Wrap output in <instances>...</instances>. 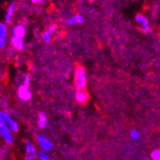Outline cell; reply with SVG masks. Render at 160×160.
<instances>
[{
	"label": "cell",
	"mask_w": 160,
	"mask_h": 160,
	"mask_svg": "<svg viewBox=\"0 0 160 160\" xmlns=\"http://www.w3.org/2000/svg\"><path fill=\"white\" fill-rule=\"evenodd\" d=\"M12 132L8 126V124L5 122V120L0 116V137L3 140L4 144L8 145L9 147L12 146L13 145V135Z\"/></svg>",
	"instance_id": "6da1fadb"
},
{
	"label": "cell",
	"mask_w": 160,
	"mask_h": 160,
	"mask_svg": "<svg viewBox=\"0 0 160 160\" xmlns=\"http://www.w3.org/2000/svg\"><path fill=\"white\" fill-rule=\"evenodd\" d=\"M87 83V76L85 70L82 66H77L74 72V84L76 88H85Z\"/></svg>",
	"instance_id": "7a4b0ae2"
},
{
	"label": "cell",
	"mask_w": 160,
	"mask_h": 160,
	"mask_svg": "<svg viewBox=\"0 0 160 160\" xmlns=\"http://www.w3.org/2000/svg\"><path fill=\"white\" fill-rule=\"evenodd\" d=\"M9 25L5 22H0V51L6 49L9 43Z\"/></svg>",
	"instance_id": "3957f363"
},
{
	"label": "cell",
	"mask_w": 160,
	"mask_h": 160,
	"mask_svg": "<svg viewBox=\"0 0 160 160\" xmlns=\"http://www.w3.org/2000/svg\"><path fill=\"white\" fill-rule=\"evenodd\" d=\"M25 146V158L27 160H35L38 158V152L37 151V148L35 145L29 140H26L24 143Z\"/></svg>",
	"instance_id": "277c9868"
},
{
	"label": "cell",
	"mask_w": 160,
	"mask_h": 160,
	"mask_svg": "<svg viewBox=\"0 0 160 160\" xmlns=\"http://www.w3.org/2000/svg\"><path fill=\"white\" fill-rule=\"evenodd\" d=\"M135 22L139 25L142 32H144L145 34H151L152 29L150 27V22L144 14H142V13L136 14L135 16Z\"/></svg>",
	"instance_id": "5b68a950"
},
{
	"label": "cell",
	"mask_w": 160,
	"mask_h": 160,
	"mask_svg": "<svg viewBox=\"0 0 160 160\" xmlns=\"http://www.w3.org/2000/svg\"><path fill=\"white\" fill-rule=\"evenodd\" d=\"M0 116L5 120V122L8 124V126L10 127V128L12 129V132L17 133L19 132V125L18 123L12 118V116L7 112V111H0Z\"/></svg>",
	"instance_id": "8992f818"
},
{
	"label": "cell",
	"mask_w": 160,
	"mask_h": 160,
	"mask_svg": "<svg viewBox=\"0 0 160 160\" xmlns=\"http://www.w3.org/2000/svg\"><path fill=\"white\" fill-rule=\"evenodd\" d=\"M18 98L22 102H28L32 99V91L29 88V86H26L24 84H20L18 88Z\"/></svg>",
	"instance_id": "52a82bcc"
},
{
	"label": "cell",
	"mask_w": 160,
	"mask_h": 160,
	"mask_svg": "<svg viewBox=\"0 0 160 160\" xmlns=\"http://www.w3.org/2000/svg\"><path fill=\"white\" fill-rule=\"evenodd\" d=\"M16 10H17V3H16V1L9 2V4L7 5V8H6L5 19H4V22L7 25H10L12 22V18L14 17V12H16Z\"/></svg>",
	"instance_id": "ba28073f"
},
{
	"label": "cell",
	"mask_w": 160,
	"mask_h": 160,
	"mask_svg": "<svg viewBox=\"0 0 160 160\" xmlns=\"http://www.w3.org/2000/svg\"><path fill=\"white\" fill-rule=\"evenodd\" d=\"M10 33H11V36L24 38L27 35V27L23 23H18L12 27Z\"/></svg>",
	"instance_id": "9c48e42d"
},
{
	"label": "cell",
	"mask_w": 160,
	"mask_h": 160,
	"mask_svg": "<svg viewBox=\"0 0 160 160\" xmlns=\"http://www.w3.org/2000/svg\"><path fill=\"white\" fill-rule=\"evenodd\" d=\"M9 42L11 46L16 50V51H22L25 48V41L23 38H18V37H13L11 36L9 38Z\"/></svg>",
	"instance_id": "30bf717a"
},
{
	"label": "cell",
	"mask_w": 160,
	"mask_h": 160,
	"mask_svg": "<svg viewBox=\"0 0 160 160\" xmlns=\"http://www.w3.org/2000/svg\"><path fill=\"white\" fill-rule=\"evenodd\" d=\"M37 141L39 145V147L41 150H44L47 152H50L53 149V143L45 136H43L41 134H38L37 136Z\"/></svg>",
	"instance_id": "8fae6325"
},
{
	"label": "cell",
	"mask_w": 160,
	"mask_h": 160,
	"mask_svg": "<svg viewBox=\"0 0 160 160\" xmlns=\"http://www.w3.org/2000/svg\"><path fill=\"white\" fill-rule=\"evenodd\" d=\"M75 98H76L77 102L82 104L87 101V99H88V92L86 91L85 88H77Z\"/></svg>",
	"instance_id": "7c38bea8"
},
{
	"label": "cell",
	"mask_w": 160,
	"mask_h": 160,
	"mask_svg": "<svg viewBox=\"0 0 160 160\" xmlns=\"http://www.w3.org/2000/svg\"><path fill=\"white\" fill-rule=\"evenodd\" d=\"M38 126L40 129H44L47 127V115L45 112H40L38 118Z\"/></svg>",
	"instance_id": "4fadbf2b"
},
{
	"label": "cell",
	"mask_w": 160,
	"mask_h": 160,
	"mask_svg": "<svg viewBox=\"0 0 160 160\" xmlns=\"http://www.w3.org/2000/svg\"><path fill=\"white\" fill-rule=\"evenodd\" d=\"M38 158L39 160H49L50 159V156H49V153H48L47 151L41 150L38 153Z\"/></svg>",
	"instance_id": "5bb4252c"
},
{
	"label": "cell",
	"mask_w": 160,
	"mask_h": 160,
	"mask_svg": "<svg viewBox=\"0 0 160 160\" xmlns=\"http://www.w3.org/2000/svg\"><path fill=\"white\" fill-rule=\"evenodd\" d=\"M52 37H53V35L50 34L47 30L45 32H43L42 35H41V38L45 43H50L52 41Z\"/></svg>",
	"instance_id": "9a60e30c"
},
{
	"label": "cell",
	"mask_w": 160,
	"mask_h": 160,
	"mask_svg": "<svg viewBox=\"0 0 160 160\" xmlns=\"http://www.w3.org/2000/svg\"><path fill=\"white\" fill-rule=\"evenodd\" d=\"M151 158L153 160H160V149H155L151 152Z\"/></svg>",
	"instance_id": "2e32d148"
},
{
	"label": "cell",
	"mask_w": 160,
	"mask_h": 160,
	"mask_svg": "<svg viewBox=\"0 0 160 160\" xmlns=\"http://www.w3.org/2000/svg\"><path fill=\"white\" fill-rule=\"evenodd\" d=\"M21 84H24L26 86L30 87V85H31V78H30V76L27 75V74L23 75V79H22V83Z\"/></svg>",
	"instance_id": "e0dca14e"
},
{
	"label": "cell",
	"mask_w": 160,
	"mask_h": 160,
	"mask_svg": "<svg viewBox=\"0 0 160 160\" xmlns=\"http://www.w3.org/2000/svg\"><path fill=\"white\" fill-rule=\"evenodd\" d=\"M129 136L133 140H138L140 138V133H139V132L137 129H132V132H130V133H129Z\"/></svg>",
	"instance_id": "ac0fdd59"
},
{
	"label": "cell",
	"mask_w": 160,
	"mask_h": 160,
	"mask_svg": "<svg viewBox=\"0 0 160 160\" xmlns=\"http://www.w3.org/2000/svg\"><path fill=\"white\" fill-rule=\"evenodd\" d=\"M74 17V18H75V21H76V23H79V24H81V23H83L84 22V18L82 16V14H75V16H73Z\"/></svg>",
	"instance_id": "d6986e66"
},
{
	"label": "cell",
	"mask_w": 160,
	"mask_h": 160,
	"mask_svg": "<svg viewBox=\"0 0 160 160\" xmlns=\"http://www.w3.org/2000/svg\"><path fill=\"white\" fill-rule=\"evenodd\" d=\"M47 31H48L50 34L54 35V34L56 33V31H57V25H56V24H52V25H50V26L48 27V29H47Z\"/></svg>",
	"instance_id": "ffe728a7"
},
{
	"label": "cell",
	"mask_w": 160,
	"mask_h": 160,
	"mask_svg": "<svg viewBox=\"0 0 160 160\" xmlns=\"http://www.w3.org/2000/svg\"><path fill=\"white\" fill-rule=\"evenodd\" d=\"M67 24H68L69 26H73L74 24H76V21H75L74 17H71L70 18L67 19Z\"/></svg>",
	"instance_id": "44dd1931"
},
{
	"label": "cell",
	"mask_w": 160,
	"mask_h": 160,
	"mask_svg": "<svg viewBox=\"0 0 160 160\" xmlns=\"http://www.w3.org/2000/svg\"><path fill=\"white\" fill-rule=\"evenodd\" d=\"M43 1V0H30V2H32L33 4H39Z\"/></svg>",
	"instance_id": "7402d4cb"
},
{
	"label": "cell",
	"mask_w": 160,
	"mask_h": 160,
	"mask_svg": "<svg viewBox=\"0 0 160 160\" xmlns=\"http://www.w3.org/2000/svg\"><path fill=\"white\" fill-rule=\"evenodd\" d=\"M88 1H89V2H93V1H94V0H88Z\"/></svg>",
	"instance_id": "603a6c76"
}]
</instances>
